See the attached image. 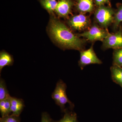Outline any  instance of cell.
I'll use <instances>...</instances> for the list:
<instances>
[{"label":"cell","instance_id":"obj_1","mask_svg":"<svg viewBox=\"0 0 122 122\" xmlns=\"http://www.w3.org/2000/svg\"><path fill=\"white\" fill-rule=\"evenodd\" d=\"M49 30L53 39L67 49L81 50L85 41L74 35L65 24L54 18H51Z\"/></svg>","mask_w":122,"mask_h":122},{"label":"cell","instance_id":"obj_2","mask_svg":"<svg viewBox=\"0 0 122 122\" xmlns=\"http://www.w3.org/2000/svg\"><path fill=\"white\" fill-rule=\"evenodd\" d=\"M66 85L62 80H59L56 85L54 91L52 95V97L58 106L65 112V107L68 103L71 108L74 107V105L68 99L66 94Z\"/></svg>","mask_w":122,"mask_h":122},{"label":"cell","instance_id":"obj_3","mask_svg":"<svg viewBox=\"0 0 122 122\" xmlns=\"http://www.w3.org/2000/svg\"><path fill=\"white\" fill-rule=\"evenodd\" d=\"M115 12L111 8L102 5L98 7L95 13L97 22L102 27L107 28L113 22Z\"/></svg>","mask_w":122,"mask_h":122},{"label":"cell","instance_id":"obj_4","mask_svg":"<svg viewBox=\"0 0 122 122\" xmlns=\"http://www.w3.org/2000/svg\"><path fill=\"white\" fill-rule=\"evenodd\" d=\"M109 34L106 30L99 27L96 25H94L89 30L81 34L79 36L92 41H103Z\"/></svg>","mask_w":122,"mask_h":122},{"label":"cell","instance_id":"obj_5","mask_svg":"<svg viewBox=\"0 0 122 122\" xmlns=\"http://www.w3.org/2000/svg\"><path fill=\"white\" fill-rule=\"evenodd\" d=\"M102 61L97 57L94 51L93 46L87 50L80 52V59L79 63L82 69L86 66L92 64H100Z\"/></svg>","mask_w":122,"mask_h":122},{"label":"cell","instance_id":"obj_6","mask_svg":"<svg viewBox=\"0 0 122 122\" xmlns=\"http://www.w3.org/2000/svg\"><path fill=\"white\" fill-rule=\"evenodd\" d=\"M70 27L75 30H82L87 28L89 25V18L84 14L74 15L70 18L68 22Z\"/></svg>","mask_w":122,"mask_h":122},{"label":"cell","instance_id":"obj_7","mask_svg":"<svg viewBox=\"0 0 122 122\" xmlns=\"http://www.w3.org/2000/svg\"><path fill=\"white\" fill-rule=\"evenodd\" d=\"M105 49L112 48L115 49L122 48V32L121 30L115 33L109 34L103 41Z\"/></svg>","mask_w":122,"mask_h":122},{"label":"cell","instance_id":"obj_8","mask_svg":"<svg viewBox=\"0 0 122 122\" xmlns=\"http://www.w3.org/2000/svg\"><path fill=\"white\" fill-rule=\"evenodd\" d=\"M73 5L72 0H60L58 2L55 12L61 17H67L71 13Z\"/></svg>","mask_w":122,"mask_h":122},{"label":"cell","instance_id":"obj_9","mask_svg":"<svg viewBox=\"0 0 122 122\" xmlns=\"http://www.w3.org/2000/svg\"><path fill=\"white\" fill-rule=\"evenodd\" d=\"M94 7L93 0H76V9L81 13H91Z\"/></svg>","mask_w":122,"mask_h":122},{"label":"cell","instance_id":"obj_10","mask_svg":"<svg viewBox=\"0 0 122 122\" xmlns=\"http://www.w3.org/2000/svg\"><path fill=\"white\" fill-rule=\"evenodd\" d=\"M11 110L12 115L20 116L24 109L25 105L24 101L21 99L10 97Z\"/></svg>","mask_w":122,"mask_h":122},{"label":"cell","instance_id":"obj_11","mask_svg":"<svg viewBox=\"0 0 122 122\" xmlns=\"http://www.w3.org/2000/svg\"><path fill=\"white\" fill-rule=\"evenodd\" d=\"M111 71L113 81L122 87V66L113 65L111 68Z\"/></svg>","mask_w":122,"mask_h":122},{"label":"cell","instance_id":"obj_12","mask_svg":"<svg viewBox=\"0 0 122 122\" xmlns=\"http://www.w3.org/2000/svg\"><path fill=\"white\" fill-rule=\"evenodd\" d=\"M13 63V57L5 51H2L0 53V71L6 66L12 65Z\"/></svg>","mask_w":122,"mask_h":122},{"label":"cell","instance_id":"obj_13","mask_svg":"<svg viewBox=\"0 0 122 122\" xmlns=\"http://www.w3.org/2000/svg\"><path fill=\"white\" fill-rule=\"evenodd\" d=\"M0 101V112L1 117L9 115L11 113L10 97Z\"/></svg>","mask_w":122,"mask_h":122},{"label":"cell","instance_id":"obj_14","mask_svg":"<svg viewBox=\"0 0 122 122\" xmlns=\"http://www.w3.org/2000/svg\"><path fill=\"white\" fill-rule=\"evenodd\" d=\"M42 6L49 13L53 14L55 11L58 2L56 1L52 0H40Z\"/></svg>","mask_w":122,"mask_h":122},{"label":"cell","instance_id":"obj_15","mask_svg":"<svg viewBox=\"0 0 122 122\" xmlns=\"http://www.w3.org/2000/svg\"><path fill=\"white\" fill-rule=\"evenodd\" d=\"M65 112V115L62 118L54 122H79L76 113L66 110Z\"/></svg>","mask_w":122,"mask_h":122},{"label":"cell","instance_id":"obj_16","mask_svg":"<svg viewBox=\"0 0 122 122\" xmlns=\"http://www.w3.org/2000/svg\"><path fill=\"white\" fill-rule=\"evenodd\" d=\"M10 96L7 90L6 83L4 79H0V101L5 99Z\"/></svg>","mask_w":122,"mask_h":122},{"label":"cell","instance_id":"obj_17","mask_svg":"<svg viewBox=\"0 0 122 122\" xmlns=\"http://www.w3.org/2000/svg\"><path fill=\"white\" fill-rule=\"evenodd\" d=\"M113 58V65L122 66V48L115 50Z\"/></svg>","mask_w":122,"mask_h":122},{"label":"cell","instance_id":"obj_18","mask_svg":"<svg viewBox=\"0 0 122 122\" xmlns=\"http://www.w3.org/2000/svg\"><path fill=\"white\" fill-rule=\"evenodd\" d=\"M113 22L114 28L115 29H117L122 22V5L119 6L115 14Z\"/></svg>","mask_w":122,"mask_h":122},{"label":"cell","instance_id":"obj_19","mask_svg":"<svg viewBox=\"0 0 122 122\" xmlns=\"http://www.w3.org/2000/svg\"><path fill=\"white\" fill-rule=\"evenodd\" d=\"M0 122H20V116L9 115L0 118Z\"/></svg>","mask_w":122,"mask_h":122},{"label":"cell","instance_id":"obj_20","mask_svg":"<svg viewBox=\"0 0 122 122\" xmlns=\"http://www.w3.org/2000/svg\"><path fill=\"white\" fill-rule=\"evenodd\" d=\"M41 122H54L51 118L49 115L46 112L42 113Z\"/></svg>","mask_w":122,"mask_h":122},{"label":"cell","instance_id":"obj_21","mask_svg":"<svg viewBox=\"0 0 122 122\" xmlns=\"http://www.w3.org/2000/svg\"><path fill=\"white\" fill-rule=\"evenodd\" d=\"M94 1L98 7L105 5V4L110 5V0H94Z\"/></svg>","mask_w":122,"mask_h":122},{"label":"cell","instance_id":"obj_22","mask_svg":"<svg viewBox=\"0 0 122 122\" xmlns=\"http://www.w3.org/2000/svg\"><path fill=\"white\" fill-rule=\"evenodd\" d=\"M52 0L56 1V0Z\"/></svg>","mask_w":122,"mask_h":122}]
</instances>
